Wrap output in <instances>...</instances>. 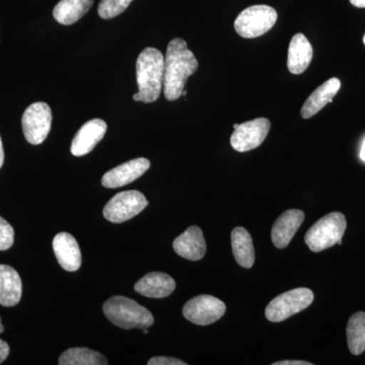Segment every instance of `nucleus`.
I'll return each instance as SVG.
<instances>
[{
  "instance_id": "obj_1",
  "label": "nucleus",
  "mask_w": 365,
  "mask_h": 365,
  "mask_svg": "<svg viewBox=\"0 0 365 365\" xmlns=\"http://www.w3.org/2000/svg\"><path fill=\"white\" fill-rule=\"evenodd\" d=\"M195 55L187 47L186 41L176 38L168 45L165 57L163 93L168 101L182 97L187 81L198 69Z\"/></svg>"
},
{
  "instance_id": "obj_2",
  "label": "nucleus",
  "mask_w": 365,
  "mask_h": 365,
  "mask_svg": "<svg viewBox=\"0 0 365 365\" xmlns=\"http://www.w3.org/2000/svg\"><path fill=\"white\" fill-rule=\"evenodd\" d=\"M165 57L155 48H145L136 61V81L138 93L133 96L135 102L145 104L155 102L163 88Z\"/></svg>"
},
{
  "instance_id": "obj_3",
  "label": "nucleus",
  "mask_w": 365,
  "mask_h": 365,
  "mask_svg": "<svg viewBox=\"0 0 365 365\" xmlns=\"http://www.w3.org/2000/svg\"><path fill=\"white\" fill-rule=\"evenodd\" d=\"M105 316L111 323L124 330L150 328L155 323L148 309L128 297H113L103 307Z\"/></svg>"
},
{
  "instance_id": "obj_4",
  "label": "nucleus",
  "mask_w": 365,
  "mask_h": 365,
  "mask_svg": "<svg viewBox=\"0 0 365 365\" xmlns=\"http://www.w3.org/2000/svg\"><path fill=\"white\" fill-rule=\"evenodd\" d=\"M347 227L345 216L340 212L329 213L307 230L304 242L314 253L331 248L342 240Z\"/></svg>"
},
{
  "instance_id": "obj_5",
  "label": "nucleus",
  "mask_w": 365,
  "mask_h": 365,
  "mask_svg": "<svg viewBox=\"0 0 365 365\" xmlns=\"http://www.w3.org/2000/svg\"><path fill=\"white\" fill-rule=\"evenodd\" d=\"M277 11L269 6H253L242 11L235 21V32L246 39L260 37L277 21Z\"/></svg>"
},
{
  "instance_id": "obj_6",
  "label": "nucleus",
  "mask_w": 365,
  "mask_h": 365,
  "mask_svg": "<svg viewBox=\"0 0 365 365\" xmlns=\"http://www.w3.org/2000/svg\"><path fill=\"white\" fill-rule=\"evenodd\" d=\"M314 302V292L309 288H295L278 295L266 307L268 321L279 323L300 313Z\"/></svg>"
},
{
  "instance_id": "obj_7",
  "label": "nucleus",
  "mask_w": 365,
  "mask_h": 365,
  "mask_svg": "<svg viewBox=\"0 0 365 365\" xmlns=\"http://www.w3.org/2000/svg\"><path fill=\"white\" fill-rule=\"evenodd\" d=\"M52 111L44 102L34 103L26 108L21 118L24 135L33 145L44 143L51 130Z\"/></svg>"
},
{
  "instance_id": "obj_8",
  "label": "nucleus",
  "mask_w": 365,
  "mask_h": 365,
  "mask_svg": "<svg viewBox=\"0 0 365 365\" xmlns=\"http://www.w3.org/2000/svg\"><path fill=\"white\" fill-rule=\"evenodd\" d=\"M148 205V201L143 193L130 190L121 192L113 197L111 200L106 204L103 213L106 220L109 222L121 223L139 215Z\"/></svg>"
},
{
  "instance_id": "obj_9",
  "label": "nucleus",
  "mask_w": 365,
  "mask_h": 365,
  "mask_svg": "<svg viewBox=\"0 0 365 365\" xmlns=\"http://www.w3.org/2000/svg\"><path fill=\"white\" fill-rule=\"evenodd\" d=\"M227 311L225 302L212 295H198L186 302L182 309L185 318L199 326H207L222 319Z\"/></svg>"
},
{
  "instance_id": "obj_10",
  "label": "nucleus",
  "mask_w": 365,
  "mask_h": 365,
  "mask_svg": "<svg viewBox=\"0 0 365 365\" xmlns=\"http://www.w3.org/2000/svg\"><path fill=\"white\" fill-rule=\"evenodd\" d=\"M270 121L266 118H258L242 124H235L234 133L230 136V144L239 153L253 150L259 148L270 130Z\"/></svg>"
},
{
  "instance_id": "obj_11",
  "label": "nucleus",
  "mask_w": 365,
  "mask_h": 365,
  "mask_svg": "<svg viewBox=\"0 0 365 365\" xmlns=\"http://www.w3.org/2000/svg\"><path fill=\"white\" fill-rule=\"evenodd\" d=\"M150 167V162L148 158H138L129 160L106 173L102 178V185L108 189L126 186L143 176Z\"/></svg>"
},
{
  "instance_id": "obj_12",
  "label": "nucleus",
  "mask_w": 365,
  "mask_h": 365,
  "mask_svg": "<svg viewBox=\"0 0 365 365\" xmlns=\"http://www.w3.org/2000/svg\"><path fill=\"white\" fill-rule=\"evenodd\" d=\"M107 123L101 119H93L83 125L74 136L71 143V153L74 157H83L90 153L104 138Z\"/></svg>"
},
{
  "instance_id": "obj_13",
  "label": "nucleus",
  "mask_w": 365,
  "mask_h": 365,
  "mask_svg": "<svg viewBox=\"0 0 365 365\" xmlns=\"http://www.w3.org/2000/svg\"><path fill=\"white\" fill-rule=\"evenodd\" d=\"M304 220V211L299 209H289L283 212L274 223L271 232L274 246L278 249L287 248Z\"/></svg>"
},
{
  "instance_id": "obj_14",
  "label": "nucleus",
  "mask_w": 365,
  "mask_h": 365,
  "mask_svg": "<svg viewBox=\"0 0 365 365\" xmlns=\"http://www.w3.org/2000/svg\"><path fill=\"white\" fill-rule=\"evenodd\" d=\"M173 248L182 258L199 261L205 256L206 242L200 227H190L173 242Z\"/></svg>"
},
{
  "instance_id": "obj_15",
  "label": "nucleus",
  "mask_w": 365,
  "mask_h": 365,
  "mask_svg": "<svg viewBox=\"0 0 365 365\" xmlns=\"http://www.w3.org/2000/svg\"><path fill=\"white\" fill-rule=\"evenodd\" d=\"M53 250L57 261L64 270L78 271L81 266V249L76 240L68 232H60L53 240Z\"/></svg>"
},
{
  "instance_id": "obj_16",
  "label": "nucleus",
  "mask_w": 365,
  "mask_h": 365,
  "mask_svg": "<svg viewBox=\"0 0 365 365\" xmlns=\"http://www.w3.org/2000/svg\"><path fill=\"white\" fill-rule=\"evenodd\" d=\"M176 288V282L168 274L151 272L146 274L137 281L134 289L137 294L150 299H163L173 294Z\"/></svg>"
},
{
  "instance_id": "obj_17",
  "label": "nucleus",
  "mask_w": 365,
  "mask_h": 365,
  "mask_svg": "<svg viewBox=\"0 0 365 365\" xmlns=\"http://www.w3.org/2000/svg\"><path fill=\"white\" fill-rule=\"evenodd\" d=\"M341 88L339 79L333 78L325 81L323 85L319 86L316 91L307 98L306 103L302 106V114L304 119H309L318 114L323 108H325L329 103L333 102V98L337 95Z\"/></svg>"
},
{
  "instance_id": "obj_18",
  "label": "nucleus",
  "mask_w": 365,
  "mask_h": 365,
  "mask_svg": "<svg viewBox=\"0 0 365 365\" xmlns=\"http://www.w3.org/2000/svg\"><path fill=\"white\" fill-rule=\"evenodd\" d=\"M313 47L302 34H297L288 48L287 67L292 74H302L307 71L313 59Z\"/></svg>"
},
{
  "instance_id": "obj_19",
  "label": "nucleus",
  "mask_w": 365,
  "mask_h": 365,
  "mask_svg": "<svg viewBox=\"0 0 365 365\" xmlns=\"http://www.w3.org/2000/svg\"><path fill=\"white\" fill-rule=\"evenodd\" d=\"M23 283L19 273L11 266L0 265V304L14 307L20 302Z\"/></svg>"
},
{
  "instance_id": "obj_20",
  "label": "nucleus",
  "mask_w": 365,
  "mask_h": 365,
  "mask_svg": "<svg viewBox=\"0 0 365 365\" xmlns=\"http://www.w3.org/2000/svg\"><path fill=\"white\" fill-rule=\"evenodd\" d=\"M93 0H60L53 11V16L59 24L71 26L81 20L93 6Z\"/></svg>"
},
{
  "instance_id": "obj_21",
  "label": "nucleus",
  "mask_w": 365,
  "mask_h": 365,
  "mask_svg": "<svg viewBox=\"0 0 365 365\" xmlns=\"http://www.w3.org/2000/svg\"><path fill=\"white\" fill-rule=\"evenodd\" d=\"M232 253L235 261L242 267L250 269L255 263L253 240L248 230L244 227H235L232 232Z\"/></svg>"
},
{
  "instance_id": "obj_22",
  "label": "nucleus",
  "mask_w": 365,
  "mask_h": 365,
  "mask_svg": "<svg viewBox=\"0 0 365 365\" xmlns=\"http://www.w3.org/2000/svg\"><path fill=\"white\" fill-rule=\"evenodd\" d=\"M60 365H106L108 360L104 355L88 348H71L59 357Z\"/></svg>"
},
{
  "instance_id": "obj_23",
  "label": "nucleus",
  "mask_w": 365,
  "mask_h": 365,
  "mask_svg": "<svg viewBox=\"0 0 365 365\" xmlns=\"http://www.w3.org/2000/svg\"><path fill=\"white\" fill-rule=\"evenodd\" d=\"M347 342L353 355H360L365 351V313L359 312L348 321Z\"/></svg>"
},
{
  "instance_id": "obj_24",
  "label": "nucleus",
  "mask_w": 365,
  "mask_h": 365,
  "mask_svg": "<svg viewBox=\"0 0 365 365\" xmlns=\"http://www.w3.org/2000/svg\"><path fill=\"white\" fill-rule=\"evenodd\" d=\"M133 0H102L98 4V16L105 20L116 18L126 11Z\"/></svg>"
},
{
  "instance_id": "obj_25",
  "label": "nucleus",
  "mask_w": 365,
  "mask_h": 365,
  "mask_svg": "<svg viewBox=\"0 0 365 365\" xmlns=\"http://www.w3.org/2000/svg\"><path fill=\"white\" fill-rule=\"evenodd\" d=\"M14 242L13 227L0 216V251L11 248Z\"/></svg>"
},
{
  "instance_id": "obj_26",
  "label": "nucleus",
  "mask_w": 365,
  "mask_h": 365,
  "mask_svg": "<svg viewBox=\"0 0 365 365\" xmlns=\"http://www.w3.org/2000/svg\"><path fill=\"white\" fill-rule=\"evenodd\" d=\"M148 365H187L182 360L173 359V357L157 356L148 362Z\"/></svg>"
},
{
  "instance_id": "obj_27",
  "label": "nucleus",
  "mask_w": 365,
  "mask_h": 365,
  "mask_svg": "<svg viewBox=\"0 0 365 365\" xmlns=\"http://www.w3.org/2000/svg\"><path fill=\"white\" fill-rule=\"evenodd\" d=\"M9 354V346L6 341L0 339V364L7 359Z\"/></svg>"
},
{
  "instance_id": "obj_28",
  "label": "nucleus",
  "mask_w": 365,
  "mask_h": 365,
  "mask_svg": "<svg viewBox=\"0 0 365 365\" xmlns=\"http://www.w3.org/2000/svg\"><path fill=\"white\" fill-rule=\"evenodd\" d=\"M273 365H312L311 362L302 360H284V361L274 362Z\"/></svg>"
},
{
  "instance_id": "obj_29",
  "label": "nucleus",
  "mask_w": 365,
  "mask_h": 365,
  "mask_svg": "<svg viewBox=\"0 0 365 365\" xmlns=\"http://www.w3.org/2000/svg\"><path fill=\"white\" fill-rule=\"evenodd\" d=\"M350 4L359 9H365V0H349Z\"/></svg>"
},
{
  "instance_id": "obj_30",
  "label": "nucleus",
  "mask_w": 365,
  "mask_h": 365,
  "mask_svg": "<svg viewBox=\"0 0 365 365\" xmlns=\"http://www.w3.org/2000/svg\"><path fill=\"white\" fill-rule=\"evenodd\" d=\"M4 162V145H2L1 137H0V169H1L2 165Z\"/></svg>"
},
{
  "instance_id": "obj_31",
  "label": "nucleus",
  "mask_w": 365,
  "mask_h": 365,
  "mask_svg": "<svg viewBox=\"0 0 365 365\" xmlns=\"http://www.w3.org/2000/svg\"><path fill=\"white\" fill-rule=\"evenodd\" d=\"M360 158L365 162V139L364 143H362L361 150H360Z\"/></svg>"
},
{
  "instance_id": "obj_32",
  "label": "nucleus",
  "mask_w": 365,
  "mask_h": 365,
  "mask_svg": "<svg viewBox=\"0 0 365 365\" xmlns=\"http://www.w3.org/2000/svg\"><path fill=\"white\" fill-rule=\"evenodd\" d=\"M4 326H2V324H1V318H0V334L4 332Z\"/></svg>"
},
{
  "instance_id": "obj_33",
  "label": "nucleus",
  "mask_w": 365,
  "mask_h": 365,
  "mask_svg": "<svg viewBox=\"0 0 365 365\" xmlns=\"http://www.w3.org/2000/svg\"><path fill=\"white\" fill-rule=\"evenodd\" d=\"M143 332L144 334H148V328H143Z\"/></svg>"
},
{
  "instance_id": "obj_34",
  "label": "nucleus",
  "mask_w": 365,
  "mask_h": 365,
  "mask_svg": "<svg viewBox=\"0 0 365 365\" xmlns=\"http://www.w3.org/2000/svg\"><path fill=\"white\" fill-rule=\"evenodd\" d=\"M364 45H365V35H364Z\"/></svg>"
}]
</instances>
